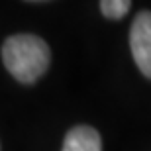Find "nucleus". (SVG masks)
Instances as JSON below:
<instances>
[{
	"label": "nucleus",
	"mask_w": 151,
	"mask_h": 151,
	"mask_svg": "<svg viewBox=\"0 0 151 151\" xmlns=\"http://www.w3.org/2000/svg\"><path fill=\"white\" fill-rule=\"evenodd\" d=\"M129 47L135 65L151 78V12H139L135 16L129 32Z\"/></svg>",
	"instance_id": "2"
},
{
	"label": "nucleus",
	"mask_w": 151,
	"mask_h": 151,
	"mask_svg": "<svg viewBox=\"0 0 151 151\" xmlns=\"http://www.w3.org/2000/svg\"><path fill=\"white\" fill-rule=\"evenodd\" d=\"M61 151H102L100 134L90 126H77L67 132Z\"/></svg>",
	"instance_id": "3"
},
{
	"label": "nucleus",
	"mask_w": 151,
	"mask_h": 151,
	"mask_svg": "<svg viewBox=\"0 0 151 151\" xmlns=\"http://www.w3.org/2000/svg\"><path fill=\"white\" fill-rule=\"evenodd\" d=\"M2 61L16 81L32 84L47 71L51 51L49 45L37 35H10L2 45Z\"/></svg>",
	"instance_id": "1"
},
{
	"label": "nucleus",
	"mask_w": 151,
	"mask_h": 151,
	"mask_svg": "<svg viewBox=\"0 0 151 151\" xmlns=\"http://www.w3.org/2000/svg\"><path fill=\"white\" fill-rule=\"evenodd\" d=\"M132 8V2L128 0H102L100 2V10L102 14L110 20H120L129 12Z\"/></svg>",
	"instance_id": "4"
}]
</instances>
